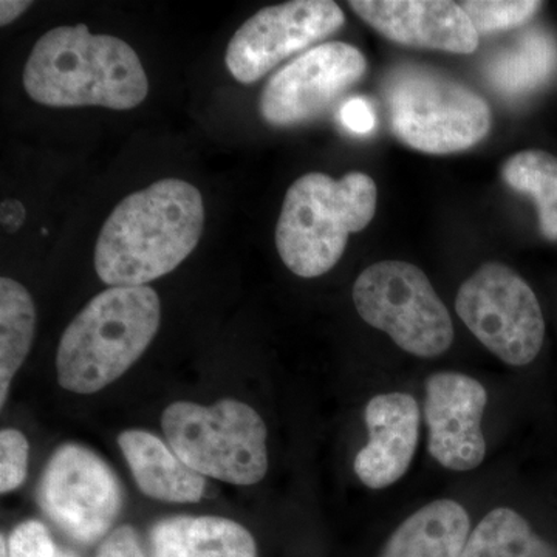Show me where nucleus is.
<instances>
[{
    "mask_svg": "<svg viewBox=\"0 0 557 557\" xmlns=\"http://www.w3.org/2000/svg\"><path fill=\"white\" fill-rule=\"evenodd\" d=\"M119 446L145 496L166 504H196L203 497V475L190 469L156 435L129 429L121 432Z\"/></svg>",
    "mask_w": 557,
    "mask_h": 557,
    "instance_id": "nucleus-15",
    "label": "nucleus"
},
{
    "mask_svg": "<svg viewBox=\"0 0 557 557\" xmlns=\"http://www.w3.org/2000/svg\"><path fill=\"white\" fill-rule=\"evenodd\" d=\"M487 392L480 381L458 372H438L424 383L428 449L440 467L467 472L486 457L482 418Z\"/></svg>",
    "mask_w": 557,
    "mask_h": 557,
    "instance_id": "nucleus-12",
    "label": "nucleus"
},
{
    "mask_svg": "<svg viewBox=\"0 0 557 557\" xmlns=\"http://www.w3.org/2000/svg\"><path fill=\"white\" fill-rule=\"evenodd\" d=\"M95 557H146L137 531L131 525L115 528L101 542Z\"/></svg>",
    "mask_w": 557,
    "mask_h": 557,
    "instance_id": "nucleus-25",
    "label": "nucleus"
},
{
    "mask_svg": "<svg viewBox=\"0 0 557 557\" xmlns=\"http://www.w3.org/2000/svg\"><path fill=\"white\" fill-rule=\"evenodd\" d=\"M22 81L28 97L49 108L131 110L149 91L137 51L84 24L47 32L33 47Z\"/></svg>",
    "mask_w": 557,
    "mask_h": 557,
    "instance_id": "nucleus-2",
    "label": "nucleus"
},
{
    "mask_svg": "<svg viewBox=\"0 0 557 557\" xmlns=\"http://www.w3.org/2000/svg\"><path fill=\"white\" fill-rule=\"evenodd\" d=\"M7 552L9 557H78L58 545L39 520H25L14 528L7 539Z\"/></svg>",
    "mask_w": 557,
    "mask_h": 557,
    "instance_id": "nucleus-23",
    "label": "nucleus"
},
{
    "mask_svg": "<svg viewBox=\"0 0 557 557\" xmlns=\"http://www.w3.org/2000/svg\"><path fill=\"white\" fill-rule=\"evenodd\" d=\"M379 190L364 172L332 178L321 172L302 175L289 186L276 226L282 262L299 277L332 270L346 251L348 236L372 222Z\"/></svg>",
    "mask_w": 557,
    "mask_h": 557,
    "instance_id": "nucleus-4",
    "label": "nucleus"
},
{
    "mask_svg": "<svg viewBox=\"0 0 557 557\" xmlns=\"http://www.w3.org/2000/svg\"><path fill=\"white\" fill-rule=\"evenodd\" d=\"M339 121L351 134L368 135L375 131L376 116L364 98H350L339 109Z\"/></svg>",
    "mask_w": 557,
    "mask_h": 557,
    "instance_id": "nucleus-26",
    "label": "nucleus"
},
{
    "mask_svg": "<svg viewBox=\"0 0 557 557\" xmlns=\"http://www.w3.org/2000/svg\"><path fill=\"white\" fill-rule=\"evenodd\" d=\"M152 557H258L247 528L219 516H177L150 528Z\"/></svg>",
    "mask_w": 557,
    "mask_h": 557,
    "instance_id": "nucleus-16",
    "label": "nucleus"
},
{
    "mask_svg": "<svg viewBox=\"0 0 557 557\" xmlns=\"http://www.w3.org/2000/svg\"><path fill=\"white\" fill-rule=\"evenodd\" d=\"M350 9L384 38L401 46L471 54L478 32L460 3L446 0H355Z\"/></svg>",
    "mask_w": 557,
    "mask_h": 557,
    "instance_id": "nucleus-13",
    "label": "nucleus"
},
{
    "mask_svg": "<svg viewBox=\"0 0 557 557\" xmlns=\"http://www.w3.org/2000/svg\"><path fill=\"white\" fill-rule=\"evenodd\" d=\"M502 178L509 188L533 199L542 236L557 242V157L545 150L515 153L505 161Z\"/></svg>",
    "mask_w": 557,
    "mask_h": 557,
    "instance_id": "nucleus-21",
    "label": "nucleus"
},
{
    "mask_svg": "<svg viewBox=\"0 0 557 557\" xmlns=\"http://www.w3.org/2000/svg\"><path fill=\"white\" fill-rule=\"evenodd\" d=\"M203 225L200 190L185 180H160L113 209L95 247V270L109 287H145L188 258Z\"/></svg>",
    "mask_w": 557,
    "mask_h": 557,
    "instance_id": "nucleus-1",
    "label": "nucleus"
},
{
    "mask_svg": "<svg viewBox=\"0 0 557 557\" xmlns=\"http://www.w3.org/2000/svg\"><path fill=\"white\" fill-rule=\"evenodd\" d=\"M369 443L354 461L355 474L370 490H384L405 478L420 437V408L405 392H387L366 406Z\"/></svg>",
    "mask_w": 557,
    "mask_h": 557,
    "instance_id": "nucleus-14",
    "label": "nucleus"
},
{
    "mask_svg": "<svg viewBox=\"0 0 557 557\" xmlns=\"http://www.w3.org/2000/svg\"><path fill=\"white\" fill-rule=\"evenodd\" d=\"M384 98L395 137L432 156L471 149L493 124L482 95L423 65L395 69L384 84Z\"/></svg>",
    "mask_w": 557,
    "mask_h": 557,
    "instance_id": "nucleus-5",
    "label": "nucleus"
},
{
    "mask_svg": "<svg viewBox=\"0 0 557 557\" xmlns=\"http://www.w3.org/2000/svg\"><path fill=\"white\" fill-rule=\"evenodd\" d=\"M557 70V40L542 27L527 28L485 65L490 86L502 97L523 98L541 89Z\"/></svg>",
    "mask_w": 557,
    "mask_h": 557,
    "instance_id": "nucleus-18",
    "label": "nucleus"
},
{
    "mask_svg": "<svg viewBox=\"0 0 557 557\" xmlns=\"http://www.w3.org/2000/svg\"><path fill=\"white\" fill-rule=\"evenodd\" d=\"M38 498L44 515L79 545L104 541L123 507L115 472L97 453L76 443L54 450L40 478Z\"/></svg>",
    "mask_w": 557,
    "mask_h": 557,
    "instance_id": "nucleus-9",
    "label": "nucleus"
},
{
    "mask_svg": "<svg viewBox=\"0 0 557 557\" xmlns=\"http://www.w3.org/2000/svg\"><path fill=\"white\" fill-rule=\"evenodd\" d=\"M460 557H557V549L518 511L496 508L469 533Z\"/></svg>",
    "mask_w": 557,
    "mask_h": 557,
    "instance_id": "nucleus-20",
    "label": "nucleus"
},
{
    "mask_svg": "<svg viewBox=\"0 0 557 557\" xmlns=\"http://www.w3.org/2000/svg\"><path fill=\"white\" fill-rule=\"evenodd\" d=\"M469 533L467 509L442 498L409 516L388 537L380 557H460Z\"/></svg>",
    "mask_w": 557,
    "mask_h": 557,
    "instance_id": "nucleus-17",
    "label": "nucleus"
},
{
    "mask_svg": "<svg viewBox=\"0 0 557 557\" xmlns=\"http://www.w3.org/2000/svg\"><path fill=\"white\" fill-rule=\"evenodd\" d=\"M344 22L343 10L330 0L267 7L234 33L226 49V67L239 83H256L282 61L327 39Z\"/></svg>",
    "mask_w": 557,
    "mask_h": 557,
    "instance_id": "nucleus-10",
    "label": "nucleus"
},
{
    "mask_svg": "<svg viewBox=\"0 0 557 557\" xmlns=\"http://www.w3.org/2000/svg\"><path fill=\"white\" fill-rule=\"evenodd\" d=\"M368 72L364 54L346 42L313 47L263 87L259 110L271 126L309 123L327 112Z\"/></svg>",
    "mask_w": 557,
    "mask_h": 557,
    "instance_id": "nucleus-11",
    "label": "nucleus"
},
{
    "mask_svg": "<svg viewBox=\"0 0 557 557\" xmlns=\"http://www.w3.org/2000/svg\"><path fill=\"white\" fill-rule=\"evenodd\" d=\"M161 428L171 449L203 478L252 486L269 472V431L258 410L239 399L172 403Z\"/></svg>",
    "mask_w": 557,
    "mask_h": 557,
    "instance_id": "nucleus-6",
    "label": "nucleus"
},
{
    "mask_svg": "<svg viewBox=\"0 0 557 557\" xmlns=\"http://www.w3.org/2000/svg\"><path fill=\"white\" fill-rule=\"evenodd\" d=\"M2 225L7 231L20 230L25 222V208L21 201L5 200L2 203Z\"/></svg>",
    "mask_w": 557,
    "mask_h": 557,
    "instance_id": "nucleus-27",
    "label": "nucleus"
},
{
    "mask_svg": "<svg viewBox=\"0 0 557 557\" xmlns=\"http://www.w3.org/2000/svg\"><path fill=\"white\" fill-rule=\"evenodd\" d=\"M456 310L472 335L508 366L523 368L541 354L545 319L536 293L504 263H485L468 277Z\"/></svg>",
    "mask_w": 557,
    "mask_h": 557,
    "instance_id": "nucleus-8",
    "label": "nucleus"
},
{
    "mask_svg": "<svg viewBox=\"0 0 557 557\" xmlns=\"http://www.w3.org/2000/svg\"><path fill=\"white\" fill-rule=\"evenodd\" d=\"M479 36L525 25L544 3L534 0H468L460 3Z\"/></svg>",
    "mask_w": 557,
    "mask_h": 557,
    "instance_id": "nucleus-22",
    "label": "nucleus"
},
{
    "mask_svg": "<svg viewBox=\"0 0 557 557\" xmlns=\"http://www.w3.org/2000/svg\"><path fill=\"white\" fill-rule=\"evenodd\" d=\"M28 440L17 429H2L0 432V493L17 490L27 479Z\"/></svg>",
    "mask_w": 557,
    "mask_h": 557,
    "instance_id": "nucleus-24",
    "label": "nucleus"
},
{
    "mask_svg": "<svg viewBox=\"0 0 557 557\" xmlns=\"http://www.w3.org/2000/svg\"><path fill=\"white\" fill-rule=\"evenodd\" d=\"M359 317L418 358L446 354L454 341L449 310L426 274L399 260L373 263L354 285Z\"/></svg>",
    "mask_w": 557,
    "mask_h": 557,
    "instance_id": "nucleus-7",
    "label": "nucleus"
},
{
    "mask_svg": "<svg viewBox=\"0 0 557 557\" xmlns=\"http://www.w3.org/2000/svg\"><path fill=\"white\" fill-rule=\"evenodd\" d=\"M30 0H2L0 2V25L5 27L16 21L24 11L30 9Z\"/></svg>",
    "mask_w": 557,
    "mask_h": 557,
    "instance_id": "nucleus-28",
    "label": "nucleus"
},
{
    "mask_svg": "<svg viewBox=\"0 0 557 557\" xmlns=\"http://www.w3.org/2000/svg\"><path fill=\"white\" fill-rule=\"evenodd\" d=\"M156 289L110 287L70 322L57 351L58 383L73 394H97L143 357L159 332Z\"/></svg>",
    "mask_w": 557,
    "mask_h": 557,
    "instance_id": "nucleus-3",
    "label": "nucleus"
},
{
    "mask_svg": "<svg viewBox=\"0 0 557 557\" xmlns=\"http://www.w3.org/2000/svg\"><path fill=\"white\" fill-rule=\"evenodd\" d=\"M35 325L30 292L14 278H0V408L5 406L11 381L28 357Z\"/></svg>",
    "mask_w": 557,
    "mask_h": 557,
    "instance_id": "nucleus-19",
    "label": "nucleus"
}]
</instances>
